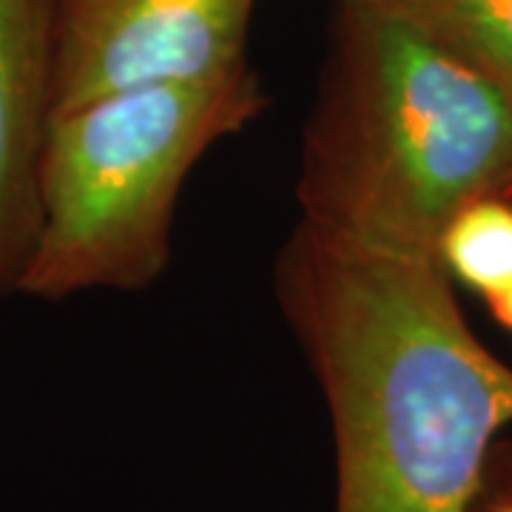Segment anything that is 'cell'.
<instances>
[{"instance_id": "1", "label": "cell", "mask_w": 512, "mask_h": 512, "mask_svg": "<svg viewBox=\"0 0 512 512\" xmlns=\"http://www.w3.org/2000/svg\"><path fill=\"white\" fill-rule=\"evenodd\" d=\"M276 285L328 399L336 512H470L512 367L467 328L439 256L299 222Z\"/></svg>"}, {"instance_id": "2", "label": "cell", "mask_w": 512, "mask_h": 512, "mask_svg": "<svg viewBox=\"0 0 512 512\" xmlns=\"http://www.w3.org/2000/svg\"><path fill=\"white\" fill-rule=\"evenodd\" d=\"M512 174V94L379 0H342L305 131L302 222L439 256L447 222Z\"/></svg>"}, {"instance_id": "3", "label": "cell", "mask_w": 512, "mask_h": 512, "mask_svg": "<svg viewBox=\"0 0 512 512\" xmlns=\"http://www.w3.org/2000/svg\"><path fill=\"white\" fill-rule=\"evenodd\" d=\"M245 63L234 72L89 100L52 120L40 168V225L18 293L63 299L137 291L168 262L185 180L217 140L265 109Z\"/></svg>"}, {"instance_id": "4", "label": "cell", "mask_w": 512, "mask_h": 512, "mask_svg": "<svg viewBox=\"0 0 512 512\" xmlns=\"http://www.w3.org/2000/svg\"><path fill=\"white\" fill-rule=\"evenodd\" d=\"M256 0H60L55 117L106 94L248 63Z\"/></svg>"}, {"instance_id": "5", "label": "cell", "mask_w": 512, "mask_h": 512, "mask_svg": "<svg viewBox=\"0 0 512 512\" xmlns=\"http://www.w3.org/2000/svg\"><path fill=\"white\" fill-rule=\"evenodd\" d=\"M57 35L60 0H0V299L18 291L37 239Z\"/></svg>"}, {"instance_id": "6", "label": "cell", "mask_w": 512, "mask_h": 512, "mask_svg": "<svg viewBox=\"0 0 512 512\" xmlns=\"http://www.w3.org/2000/svg\"><path fill=\"white\" fill-rule=\"evenodd\" d=\"M512 94V0H379Z\"/></svg>"}, {"instance_id": "7", "label": "cell", "mask_w": 512, "mask_h": 512, "mask_svg": "<svg viewBox=\"0 0 512 512\" xmlns=\"http://www.w3.org/2000/svg\"><path fill=\"white\" fill-rule=\"evenodd\" d=\"M447 274L484 296L512 282V202L490 194L464 205L439 242Z\"/></svg>"}, {"instance_id": "8", "label": "cell", "mask_w": 512, "mask_h": 512, "mask_svg": "<svg viewBox=\"0 0 512 512\" xmlns=\"http://www.w3.org/2000/svg\"><path fill=\"white\" fill-rule=\"evenodd\" d=\"M487 305H490V311L493 316L504 325L507 330H512V282L510 285H504L501 291H495L487 296Z\"/></svg>"}, {"instance_id": "9", "label": "cell", "mask_w": 512, "mask_h": 512, "mask_svg": "<svg viewBox=\"0 0 512 512\" xmlns=\"http://www.w3.org/2000/svg\"><path fill=\"white\" fill-rule=\"evenodd\" d=\"M498 197H504V200H510V202H512V174H510V180L504 183V188L498 191Z\"/></svg>"}, {"instance_id": "10", "label": "cell", "mask_w": 512, "mask_h": 512, "mask_svg": "<svg viewBox=\"0 0 512 512\" xmlns=\"http://www.w3.org/2000/svg\"><path fill=\"white\" fill-rule=\"evenodd\" d=\"M493 512H512V498H507V501H501V504H495Z\"/></svg>"}]
</instances>
